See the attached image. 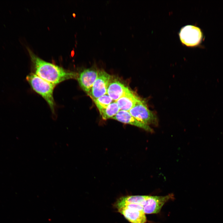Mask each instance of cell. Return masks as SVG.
<instances>
[{
    "label": "cell",
    "instance_id": "obj_3",
    "mask_svg": "<svg viewBox=\"0 0 223 223\" xmlns=\"http://www.w3.org/2000/svg\"><path fill=\"white\" fill-rule=\"evenodd\" d=\"M119 212L131 223H145L146 218L141 205L135 203L124 204L117 208Z\"/></svg>",
    "mask_w": 223,
    "mask_h": 223
},
{
    "label": "cell",
    "instance_id": "obj_2",
    "mask_svg": "<svg viewBox=\"0 0 223 223\" xmlns=\"http://www.w3.org/2000/svg\"><path fill=\"white\" fill-rule=\"evenodd\" d=\"M26 80L33 89L46 101L52 112L54 113L55 103L53 93L56 85L33 73L28 75Z\"/></svg>",
    "mask_w": 223,
    "mask_h": 223
},
{
    "label": "cell",
    "instance_id": "obj_5",
    "mask_svg": "<svg viewBox=\"0 0 223 223\" xmlns=\"http://www.w3.org/2000/svg\"><path fill=\"white\" fill-rule=\"evenodd\" d=\"M111 76L103 69L98 70L97 77L89 95L93 100L107 94Z\"/></svg>",
    "mask_w": 223,
    "mask_h": 223
},
{
    "label": "cell",
    "instance_id": "obj_9",
    "mask_svg": "<svg viewBox=\"0 0 223 223\" xmlns=\"http://www.w3.org/2000/svg\"><path fill=\"white\" fill-rule=\"evenodd\" d=\"M112 119L125 124L138 127L151 132L153 131L148 125L139 121L132 116L128 111L120 110Z\"/></svg>",
    "mask_w": 223,
    "mask_h": 223
},
{
    "label": "cell",
    "instance_id": "obj_7",
    "mask_svg": "<svg viewBox=\"0 0 223 223\" xmlns=\"http://www.w3.org/2000/svg\"><path fill=\"white\" fill-rule=\"evenodd\" d=\"M173 198V194L164 196L149 195L142 206L143 211L146 214L158 213L165 203Z\"/></svg>",
    "mask_w": 223,
    "mask_h": 223
},
{
    "label": "cell",
    "instance_id": "obj_12",
    "mask_svg": "<svg viewBox=\"0 0 223 223\" xmlns=\"http://www.w3.org/2000/svg\"><path fill=\"white\" fill-rule=\"evenodd\" d=\"M149 195H131L123 197L117 201L115 206L117 208L128 203H135L142 206Z\"/></svg>",
    "mask_w": 223,
    "mask_h": 223
},
{
    "label": "cell",
    "instance_id": "obj_13",
    "mask_svg": "<svg viewBox=\"0 0 223 223\" xmlns=\"http://www.w3.org/2000/svg\"><path fill=\"white\" fill-rule=\"evenodd\" d=\"M120 109L116 101L112 102L106 108L99 112L104 120L112 118L120 111Z\"/></svg>",
    "mask_w": 223,
    "mask_h": 223
},
{
    "label": "cell",
    "instance_id": "obj_10",
    "mask_svg": "<svg viewBox=\"0 0 223 223\" xmlns=\"http://www.w3.org/2000/svg\"><path fill=\"white\" fill-rule=\"evenodd\" d=\"M139 98L129 89L116 102L120 110L129 112L135 105Z\"/></svg>",
    "mask_w": 223,
    "mask_h": 223
},
{
    "label": "cell",
    "instance_id": "obj_11",
    "mask_svg": "<svg viewBox=\"0 0 223 223\" xmlns=\"http://www.w3.org/2000/svg\"><path fill=\"white\" fill-rule=\"evenodd\" d=\"M127 87L117 80L112 81L110 80L107 89V94L113 101H116L119 99L128 89Z\"/></svg>",
    "mask_w": 223,
    "mask_h": 223
},
{
    "label": "cell",
    "instance_id": "obj_4",
    "mask_svg": "<svg viewBox=\"0 0 223 223\" xmlns=\"http://www.w3.org/2000/svg\"><path fill=\"white\" fill-rule=\"evenodd\" d=\"M129 112L132 116L147 125L158 124L155 114L148 109L144 101L140 98Z\"/></svg>",
    "mask_w": 223,
    "mask_h": 223
},
{
    "label": "cell",
    "instance_id": "obj_1",
    "mask_svg": "<svg viewBox=\"0 0 223 223\" xmlns=\"http://www.w3.org/2000/svg\"><path fill=\"white\" fill-rule=\"evenodd\" d=\"M35 74L43 79L56 85L66 80L77 79L78 74L61 67L45 61L29 51Z\"/></svg>",
    "mask_w": 223,
    "mask_h": 223
},
{
    "label": "cell",
    "instance_id": "obj_14",
    "mask_svg": "<svg viewBox=\"0 0 223 223\" xmlns=\"http://www.w3.org/2000/svg\"><path fill=\"white\" fill-rule=\"evenodd\" d=\"M93 100L99 112L106 108L113 101L107 94Z\"/></svg>",
    "mask_w": 223,
    "mask_h": 223
},
{
    "label": "cell",
    "instance_id": "obj_8",
    "mask_svg": "<svg viewBox=\"0 0 223 223\" xmlns=\"http://www.w3.org/2000/svg\"><path fill=\"white\" fill-rule=\"evenodd\" d=\"M98 70L94 67L84 69L78 75L77 80L82 89L88 94L96 80Z\"/></svg>",
    "mask_w": 223,
    "mask_h": 223
},
{
    "label": "cell",
    "instance_id": "obj_6",
    "mask_svg": "<svg viewBox=\"0 0 223 223\" xmlns=\"http://www.w3.org/2000/svg\"><path fill=\"white\" fill-rule=\"evenodd\" d=\"M179 36L183 44L188 46H193L200 42L203 35L199 28L195 26L187 25L181 28Z\"/></svg>",
    "mask_w": 223,
    "mask_h": 223
}]
</instances>
